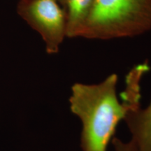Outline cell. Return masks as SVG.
Instances as JSON below:
<instances>
[{"instance_id":"6da1fadb","label":"cell","mask_w":151,"mask_h":151,"mask_svg":"<svg viewBox=\"0 0 151 151\" xmlns=\"http://www.w3.org/2000/svg\"><path fill=\"white\" fill-rule=\"evenodd\" d=\"M117 82L118 76L113 73L98 84L75 83L71 88V110L83 124V151H106L117 125L125 117L129 104L122 97V103L119 102Z\"/></svg>"},{"instance_id":"7a4b0ae2","label":"cell","mask_w":151,"mask_h":151,"mask_svg":"<svg viewBox=\"0 0 151 151\" xmlns=\"http://www.w3.org/2000/svg\"><path fill=\"white\" fill-rule=\"evenodd\" d=\"M151 29V0H94L82 37H132Z\"/></svg>"},{"instance_id":"3957f363","label":"cell","mask_w":151,"mask_h":151,"mask_svg":"<svg viewBox=\"0 0 151 151\" xmlns=\"http://www.w3.org/2000/svg\"><path fill=\"white\" fill-rule=\"evenodd\" d=\"M17 11L41 36L48 53L59 51L66 37L67 22L65 9L57 0H20Z\"/></svg>"},{"instance_id":"277c9868","label":"cell","mask_w":151,"mask_h":151,"mask_svg":"<svg viewBox=\"0 0 151 151\" xmlns=\"http://www.w3.org/2000/svg\"><path fill=\"white\" fill-rule=\"evenodd\" d=\"M129 104L124 120L132 134V141L138 151H151V101L146 108L141 107L140 89L127 86L122 94Z\"/></svg>"},{"instance_id":"5b68a950","label":"cell","mask_w":151,"mask_h":151,"mask_svg":"<svg viewBox=\"0 0 151 151\" xmlns=\"http://www.w3.org/2000/svg\"><path fill=\"white\" fill-rule=\"evenodd\" d=\"M94 0H65L64 9L66 14V37H82L91 13Z\"/></svg>"},{"instance_id":"8992f818","label":"cell","mask_w":151,"mask_h":151,"mask_svg":"<svg viewBox=\"0 0 151 151\" xmlns=\"http://www.w3.org/2000/svg\"><path fill=\"white\" fill-rule=\"evenodd\" d=\"M113 144L116 151H138L135 143L132 140L129 142L124 143L118 138H114Z\"/></svg>"},{"instance_id":"52a82bcc","label":"cell","mask_w":151,"mask_h":151,"mask_svg":"<svg viewBox=\"0 0 151 151\" xmlns=\"http://www.w3.org/2000/svg\"><path fill=\"white\" fill-rule=\"evenodd\" d=\"M57 1H58V2L60 4V5H61L64 8V6H65V0H57Z\"/></svg>"}]
</instances>
